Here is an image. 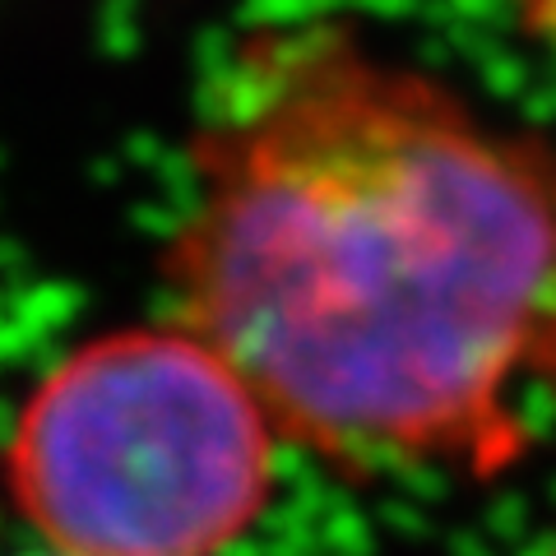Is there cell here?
<instances>
[{"label": "cell", "instance_id": "obj_3", "mask_svg": "<svg viewBox=\"0 0 556 556\" xmlns=\"http://www.w3.org/2000/svg\"><path fill=\"white\" fill-rule=\"evenodd\" d=\"M38 556H61V552H47V547H42V552H38Z\"/></svg>", "mask_w": 556, "mask_h": 556}, {"label": "cell", "instance_id": "obj_2", "mask_svg": "<svg viewBox=\"0 0 556 556\" xmlns=\"http://www.w3.org/2000/svg\"><path fill=\"white\" fill-rule=\"evenodd\" d=\"M278 427L181 320L121 325L38 376L0 450L10 506L61 556H223L274 496Z\"/></svg>", "mask_w": 556, "mask_h": 556}, {"label": "cell", "instance_id": "obj_1", "mask_svg": "<svg viewBox=\"0 0 556 556\" xmlns=\"http://www.w3.org/2000/svg\"><path fill=\"white\" fill-rule=\"evenodd\" d=\"M163 288L283 445L496 478L556 404V149L339 20L260 24L200 93Z\"/></svg>", "mask_w": 556, "mask_h": 556}]
</instances>
